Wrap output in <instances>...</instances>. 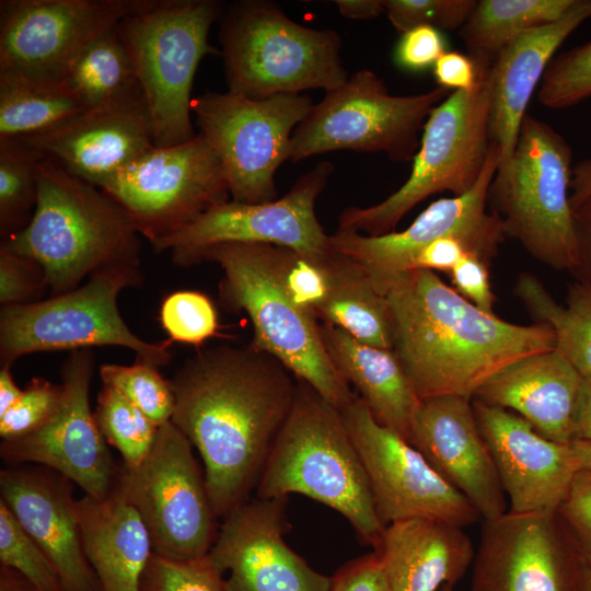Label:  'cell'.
I'll use <instances>...</instances> for the list:
<instances>
[{
  "label": "cell",
  "instance_id": "27",
  "mask_svg": "<svg viewBox=\"0 0 591 591\" xmlns=\"http://www.w3.org/2000/svg\"><path fill=\"white\" fill-rule=\"evenodd\" d=\"M581 383L578 371L553 349L503 368L473 398L511 410L543 437L570 444Z\"/></svg>",
  "mask_w": 591,
  "mask_h": 591
},
{
  "label": "cell",
  "instance_id": "35",
  "mask_svg": "<svg viewBox=\"0 0 591 591\" xmlns=\"http://www.w3.org/2000/svg\"><path fill=\"white\" fill-rule=\"evenodd\" d=\"M343 260L344 267L334 289L316 312L317 320L343 329L362 344L392 350V321L386 297L356 267Z\"/></svg>",
  "mask_w": 591,
  "mask_h": 591
},
{
  "label": "cell",
  "instance_id": "2",
  "mask_svg": "<svg viewBox=\"0 0 591 591\" xmlns=\"http://www.w3.org/2000/svg\"><path fill=\"white\" fill-rule=\"evenodd\" d=\"M393 347L422 401L442 395L473 398L509 364L555 349L543 323L519 325L486 313L434 271L402 273L387 286Z\"/></svg>",
  "mask_w": 591,
  "mask_h": 591
},
{
  "label": "cell",
  "instance_id": "29",
  "mask_svg": "<svg viewBox=\"0 0 591 591\" xmlns=\"http://www.w3.org/2000/svg\"><path fill=\"white\" fill-rule=\"evenodd\" d=\"M84 554L101 591H141V578L152 555L149 532L120 490L95 499H77Z\"/></svg>",
  "mask_w": 591,
  "mask_h": 591
},
{
  "label": "cell",
  "instance_id": "12",
  "mask_svg": "<svg viewBox=\"0 0 591 591\" xmlns=\"http://www.w3.org/2000/svg\"><path fill=\"white\" fill-rule=\"evenodd\" d=\"M115 486L143 521L154 554L181 560L208 554L218 518L193 444L172 421L160 426L141 464L118 465Z\"/></svg>",
  "mask_w": 591,
  "mask_h": 591
},
{
  "label": "cell",
  "instance_id": "8",
  "mask_svg": "<svg viewBox=\"0 0 591 591\" xmlns=\"http://www.w3.org/2000/svg\"><path fill=\"white\" fill-rule=\"evenodd\" d=\"M223 4L217 0H143L117 30L134 63L150 115L154 147L193 139L190 96L206 55H221L208 42Z\"/></svg>",
  "mask_w": 591,
  "mask_h": 591
},
{
  "label": "cell",
  "instance_id": "11",
  "mask_svg": "<svg viewBox=\"0 0 591 591\" xmlns=\"http://www.w3.org/2000/svg\"><path fill=\"white\" fill-rule=\"evenodd\" d=\"M450 93L436 86L419 94L393 95L373 71L362 69L313 104L292 134L289 160L296 163L347 149L410 162L429 115Z\"/></svg>",
  "mask_w": 591,
  "mask_h": 591
},
{
  "label": "cell",
  "instance_id": "32",
  "mask_svg": "<svg viewBox=\"0 0 591 591\" xmlns=\"http://www.w3.org/2000/svg\"><path fill=\"white\" fill-rule=\"evenodd\" d=\"M514 294L536 323L552 328L555 350L583 379H591V286L573 281L568 287L566 304L561 305L536 276L522 273L514 283Z\"/></svg>",
  "mask_w": 591,
  "mask_h": 591
},
{
  "label": "cell",
  "instance_id": "1",
  "mask_svg": "<svg viewBox=\"0 0 591 591\" xmlns=\"http://www.w3.org/2000/svg\"><path fill=\"white\" fill-rule=\"evenodd\" d=\"M170 382L171 421L197 449L212 509L224 519L255 491L298 380L250 344L201 350Z\"/></svg>",
  "mask_w": 591,
  "mask_h": 591
},
{
  "label": "cell",
  "instance_id": "23",
  "mask_svg": "<svg viewBox=\"0 0 591 591\" xmlns=\"http://www.w3.org/2000/svg\"><path fill=\"white\" fill-rule=\"evenodd\" d=\"M472 399L457 395L422 399L409 443L466 498L482 520H495L507 512L506 494Z\"/></svg>",
  "mask_w": 591,
  "mask_h": 591
},
{
  "label": "cell",
  "instance_id": "20",
  "mask_svg": "<svg viewBox=\"0 0 591 591\" xmlns=\"http://www.w3.org/2000/svg\"><path fill=\"white\" fill-rule=\"evenodd\" d=\"M143 0H1L0 69L63 79L77 56Z\"/></svg>",
  "mask_w": 591,
  "mask_h": 591
},
{
  "label": "cell",
  "instance_id": "55",
  "mask_svg": "<svg viewBox=\"0 0 591 591\" xmlns=\"http://www.w3.org/2000/svg\"><path fill=\"white\" fill-rule=\"evenodd\" d=\"M591 198V159L582 160L572 167L570 207L577 211Z\"/></svg>",
  "mask_w": 591,
  "mask_h": 591
},
{
  "label": "cell",
  "instance_id": "39",
  "mask_svg": "<svg viewBox=\"0 0 591 591\" xmlns=\"http://www.w3.org/2000/svg\"><path fill=\"white\" fill-rule=\"evenodd\" d=\"M100 376L104 385L123 394L158 426L171 421L175 397L171 382L158 368L140 361L131 366L105 363L100 367Z\"/></svg>",
  "mask_w": 591,
  "mask_h": 591
},
{
  "label": "cell",
  "instance_id": "13",
  "mask_svg": "<svg viewBox=\"0 0 591 591\" xmlns=\"http://www.w3.org/2000/svg\"><path fill=\"white\" fill-rule=\"evenodd\" d=\"M312 106L304 94L251 99L208 91L193 97L192 114L222 164L232 200L277 199L275 174L289 160L292 134Z\"/></svg>",
  "mask_w": 591,
  "mask_h": 591
},
{
  "label": "cell",
  "instance_id": "50",
  "mask_svg": "<svg viewBox=\"0 0 591 591\" xmlns=\"http://www.w3.org/2000/svg\"><path fill=\"white\" fill-rule=\"evenodd\" d=\"M329 591H391L383 565L375 553L368 554L341 567Z\"/></svg>",
  "mask_w": 591,
  "mask_h": 591
},
{
  "label": "cell",
  "instance_id": "26",
  "mask_svg": "<svg viewBox=\"0 0 591 591\" xmlns=\"http://www.w3.org/2000/svg\"><path fill=\"white\" fill-rule=\"evenodd\" d=\"M589 18L591 0H575L559 20L518 35L493 61L489 135L501 150L500 163L513 153L528 105L556 51Z\"/></svg>",
  "mask_w": 591,
  "mask_h": 591
},
{
  "label": "cell",
  "instance_id": "7",
  "mask_svg": "<svg viewBox=\"0 0 591 591\" xmlns=\"http://www.w3.org/2000/svg\"><path fill=\"white\" fill-rule=\"evenodd\" d=\"M571 162L566 139L526 114L513 153L493 178L488 209L505 237L546 266L573 275L579 259L570 207Z\"/></svg>",
  "mask_w": 591,
  "mask_h": 591
},
{
  "label": "cell",
  "instance_id": "41",
  "mask_svg": "<svg viewBox=\"0 0 591 591\" xmlns=\"http://www.w3.org/2000/svg\"><path fill=\"white\" fill-rule=\"evenodd\" d=\"M591 97V40L556 55L537 90V101L565 109Z\"/></svg>",
  "mask_w": 591,
  "mask_h": 591
},
{
  "label": "cell",
  "instance_id": "28",
  "mask_svg": "<svg viewBox=\"0 0 591 591\" xmlns=\"http://www.w3.org/2000/svg\"><path fill=\"white\" fill-rule=\"evenodd\" d=\"M374 553L391 591H439L465 576L475 547L461 526L413 518L385 525Z\"/></svg>",
  "mask_w": 591,
  "mask_h": 591
},
{
  "label": "cell",
  "instance_id": "22",
  "mask_svg": "<svg viewBox=\"0 0 591 591\" xmlns=\"http://www.w3.org/2000/svg\"><path fill=\"white\" fill-rule=\"evenodd\" d=\"M472 405L509 498V512H557L579 471L571 444L543 437L511 410L476 398Z\"/></svg>",
  "mask_w": 591,
  "mask_h": 591
},
{
  "label": "cell",
  "instance_id": "25",
  "mask_svg": "<svg viewBox=\"0 0 591 591\" xmlns=\"http://www.w3.org/2000/svg\"><path fill=\"white\" fill-rule=\"evenodd\" d=\"M19 140L97 187L154 147L143 97L85 109L49 132Z\"/></svg>",
  "mask_w": 591,
  "mask_h": 591
},
{
  "label": "cell",
  "instance_id": "9",
  "mask_svg": "<svg viewBox=\"0 0 591 591\" xmlns=\"http://www.w3.org/2000/svg\"><path fill=\"white\" fill-rule=\"evenodd\" d=\"M476 63V85L451 92L429 115L407 181L376 205L347 207L338 218V231L370 236L392 233L426 198L442 192L461 196L473 188L490 149L491 63Z\"/></svg>",
  "mask_w": 591,
  "mask_h": 591
},
{
  "label": "cell",
  "instance_id": "17",
  "mask_svg": "<svg viewBox=\"0 0 591 591\" xmlns=\"http://www.w3.org/2000/svg\"><path fill=\"white\" fill-rule=\"evenodd\" d=\"M340 412L384 526L413 518L437 519L461 528L482 520L413 444L374 419L357 394Z\"/></svg>",
  "mask_w": 591,
  "mask_h": 591
},
{
  "label": "cell",
  "instance_id": "46",
  "mask_svg": "<svg viewBox=\"0 0 591 591\" xmlns=\"http://www.w3.org/2000/svg\"><path fill=\"white\" fill-rule=\"evenodd\" d=\"M45 288H48L45 274L38 264L0 246L2 306L36 302Z\"/></svg>",
  "mask_w": 591,
  "mask_h": 591
},
{
  "label": "cell",
  "instance_id": "48",
  "mask_svg": "<svg viewBox=\"0 0 591 591\" xmlns=\"http://www.w3.org/2000/svg\"><path fill=\"white\" fill-rule=\"evenodd\" d=\"M455 290L479 310L493 314L496 297L490 283V264L475 254L464 255L449 273Z\"/></svg>",
  "mask_w": 591,
  "mask_h": 591
},
{
  "label": "cell",
  "instance_id": "15",
  "mask_svg": "<svg viewBox=\"0 0 591 591\" xmlns=\"http://www.w3.org/2000/svg\"><path fill=\"white\" fill-rule=\"evenodd\" d=\"M501 150L490 141L483 173L471 190L431 202L404 231L379 236L352 231L329 235L332 253L356 267L383 296L389 283L408 271L416 255L445 236L461 240L482 259L491 264L505 235L488 209V190L499 167Z\"/></svg>",
  "mask_w": 591,
  "mask_h": 591
},
{
  "label": "cell",
  "instance_id": "54",
  "mask_svg": "<svg viewBox=\"0 0 591 591\" xmlns=\"http://www.w3.org/2000/svg\"><path fill=\"white\" fill-rule=\"evenodd\" d=\"M573 440L591 442V379H583L573 424Z\"/></svg>",
  "mask_w": 591,
  "mask_h": 591
},
{
  "label": "cell",
  "instance_id": "43",
  "mask_svg": "<svg viewBox=\"0 0 591 591\" xmlns=\"http://www.w3.org/2000/svg\"><path fill=\"white\" fill-rule=\"evenodd\" d=\"M141 591H224L207 555L172 559L152 553L141 578Z\"/></svg>",
  "mask_w": 591,
  "mask_h": 591
},
{
  "label": "cell",
  "instance_id": "52",
  "mask_svg": "<svg viewBox=\"0 0 591 591\" xmlns=\"http://www.w3.org/2000/svg\"><path fill=\"white\" fill-rule=\"evenodd\" d=\"M466 254H473L459 239L441 237L421 250L414 258L410 269H428L450 273Z\"/></svg>",
  "mask_w": 591,
  "mask_h": 591
},
{
  "label": "cell",
  "instance_id": "37",
  "mask_svg": "<svg viewBox=\"0 0 591 591\" xmlns=\"http://www.w3.org/2000/svg\"><path fill=\"white\" fill-rule=\"evenodd\" d=\"M94 415L103 438L120 453L123 464L128 467L141 464L155 443L160 426L118 391L104 384Z\"/></svg>",
  "mask_w": 591,
  "mask_h": 591
},
{
  "label": "cell",
  "instance_id": "30",
  "mask_svg": "<svg viewBox=\"0 0 591 591\" xmlns=\"http://www.w3.org/2000/svg\"><path fill=\"white\" fill-rule=\"evenodd\" d=\"M320 333L333 364L374 419L409 442L421 399L394 351L362 344L329 323H320Z\"/></svg>",
  "mask_w": 591,
  "mask_h": 591
},
{
  "label": "cell",
  "instance_id": "24",
  "mask_svg": "<svg viewBox=\"0 0 591 591\" xmlns=\"http://www.w3.org/2000/svg\"><path fill=\"white\" fill-rule=\"evenodd\" d=\"M72 484L40 465H14L0 472V499L49 558L63 591H101L84 554Z\"/></svg>",
  "mask_w": 591,
  "mask_h": 591
},
{
  "label": "cell",
  "instance_id": "59",
  "mask_svg": "<svg viewBox=\"0 0 591 591\" xmlns=\"http://www.w3.org/2000/svg\"><path fill=\"white\" fill-rule=\"evenodd\" d=\"M570 444L579 470H591V442L573 440Z\"/></svg>",
  "mask_w": 591,
  "mask_h": 591
},
{
  "label": "cell",
  "instance_id": "36",
  "mask_svg": "<svg viewBox=\"0 0 591 591\" xmlns=\"http://www.w3.org/2000/svg\"><path fill=\"white\" fill-rule=\"evenodd\" d=\"M44 157L19 139L0 138V233L4 240L32 220Z\"/></svg>",
  "mask_w": 591,
  "mask_h": 591
},
{
  "label": "cell",
  "instance_id": "21",
  "mask_svg": "<svg viewBox=\"0 0 591 591\" xmlns=\"http://www.w3.org/2000/svg\"><path fill=\"white\" fill-rule=\"evenodd\" d=\"M287 501L250 498L223 519L207 557L224 591H329L332 577L310 567L283 538Z\"/></svg>",
  "mask_w": 591,
  "mask_h": 591
},
{
  "label": "cell",
  "instance_id": "45",
  "mask_svg": "<svg viewBox=\"0 0 591 591\" xmlns=\"http://www.w3.org/2000/svg\"><path fill=\"white\" fill-rule=\"evenodd\" d=\"M61 397V383L32 379L19 401L0 416L2 441L15 440L40 429L57 412Z\"/></svg>",
  "mask_w": 591,
  "mask_h": 591
},
{
  "label": "cell",
  "instance_id": "16",
  "mask_svg": "<svg viewBox=\"0 0 591 591\" xmlns=\"http://www.w3.org/2000/svg\"><path fill=\"white\" fill-rule=\"evenodd\" d=\"M333 170L328 161L318 163L273 201H224L151 246L154 252L169 251L183 267L196 265L206 250L224 243H264L310 256H331L329 235L316 218L315 201Z\"/></svg>",
  "mask_w": 591,
  "mask_h": 591
},
{
  "label": "cell",
  "instance_id": "6",
  "mask_svg": "<svg viewBox=\"0 0 591 591\" xmlns=\"http://www.w3.org/2000/svg\"><path fill=\"white\" fill-rule=\"evenodd\" d=\"M201 262H216L220 266L222 305L250 316L253 347L277 358L298 380L338 409L354 399L356 394L326 352L317 318L298 308L282 288L276 245L219 244L206 250L197 264Z\"/></svg>",
  "mask_w": 591,
  "mask_h": 591
},
{
  "label": "cell",
  "instance_id": "40",
  "mask_svg": "<svg viewBox=\"0 0 591 591\" xmlns=\"http://www.w3.org/2000/svg\"><path fill=\"white\" fill-rule=\"evenodd\" d=\"M0 565L16 570L38 591H63L49 558L1 499Z\"/></svg>",
  "mask_w": 591,
  "mask_h": 591
},
{
  "label": "cell",
  "instance_id": "53",
  "mask_svg": "<svg viewBox=\"0 0 591 591\" xmlns=\"http://www.w3.org/2000/svg\"><path fill=\"white\" fill-rule=\"evenodd\" d=\"M578 246L576 280L591 286V198L573 212Z\"/></svg>",
  "mask_w": 591,
  "mask_h": 591
},
{
  "label": "cell",
  "instance_id": "34",
  "mask_svg": "<svg viewBox=\"0 0 591 591\" xmlns=\"http://www.w3.org/2000/svg\"><path fill=\"white\" fill-rule=\"evenodd\" d=\"M575 0H477L460 36L468 56L493 63L513 38L534 27L554 23Z\"/></svg>",
  "mask_w": 591,
  "mask_h": 591
},
{
  "label": "cell",
  "instance_id": "60",
  "mask_svg": "<svg viewBox=\"0 0 591 591\" xmlns=\"http://www.w3.org/2000/svg\"><path fill=\"white\" fill-rule=\"evenodd\" d=\"M579 591H591V570L582 563Z\"/></svg>",
  "mask_w": 591,
  "mask_h": 591
},
{
  "label": "cell",
  "instance_id": "56",
  "mask_svg": "<svg viewBox=\"0 0 591 591\" xmlns=\"http://www.w3.org/2000/svg\"><path fill=\"white\" fill-rule=\"evenodd\" d=\"M339 12L350 19H372L384 13L383 0H336Z\"/></svg>",
  "mask_w": 591,
  "mask_h": 591
},
{
  "label": "cell",
  "instance_id": "18",
  "mask_svg": "<svg viewBox=\"0 0 591 591\" xmlns=\"http://www.w3.org/2000/svg\"><path fill=\"white\" fill-rule=\"evenodd\" d=\"M470 591H579L582 560L558 512L483 520Z\"/></svg>",
  "mask_w": 591,
  "mask_h": 591
},
{
  "label": "cell",
  "instance_id": "31",
  "mask_svg": "<svg viewBox=\"0 0 591 591\" xmlns=\"http://www.w3.org/2000/svg\"><path fill=\"white\" fill-rule=\"evenodd\" d=\"M83 111L63 79L0 69V138L49 132Z\"/></svg>",
  "mask_w": 591,
  "mask_h": 591
},
{
  "label": "cell",
  "instance_id": "33",
  "mask_svg": "<svg viewBox=\"0 0 591 591\" xmlns=\"http://www.w3.org/2000/svg\"><path fill=\"white\" fill-rule=\"evenodd\" d=\"M63 80L85 109L143 97L117 25L77 56Z\"/></svg>",
  "mask_w": 591,
  "mask_h": 591
},
{
  "label": "cell",
  "instance_id": "19",
  "mask_svg": "<svg viewBox=\"0 0 591 591\" xmlns=\"http://www.w3.org/2000/svg\"><path fill=\"white\" fill-rule=\"evenodd\" d=\"M94 372L92 349H78L61 367V403L37 431L2 441L1 457L13 465L33 463L50 468L95 499L107 497L116 482L114 463L89 401Z\"/></svg>",
  "mask_w": 591,
  "mask_h": 591
},
{
  "label": "cell",
  "instance_id": "51",
  "mask_svg": "<svg viewBox=\"0 0 591 591\" xmlns=\"http://www.w3.org/2000/svg\"><path fill=\"white\" fill-rule=\"evenodd\" d=\"M438 86L451 92L472 90L478 80L479 69L468 55L445 51L433 65Z\"/></svg>",
  "mask_w": 591,
  "mask_h": 591
},
{
  "label": "cell",
  "instance_id": "38",
  "mask_svg": "<svg viewBox=\"0 0 591 591\" xmlns=\"http://www.w3.org/2000/svg\"><path fill=\"white\" fill-rule=\"evenodd\" d=\"M276 266L290 300L316 317L317 310L329 297L340 276L344 260L334 253L327 257H316L276 246Z\"/></svg>",
  "mask_w": 591,
  "mask_h": 591
},
{
  "label": "cell",
  "instance_id": "44",
  "mask_svg": "<svg viewBox=\"0 0 591 591\" xmlns=\"http://www.w3.org/2000/svg\"><path fill=\"white\" fill-rule=\"evenodd\" d=\"M477 0H383L384 13L398 32L428 25L439 31H460Z\"/></svg>",
  "mask_w": 591,
  "mask_h": 591
},
{
  "label": "cell",
  "instance_id": "14",
  "mask_svg": "<svg viewBox=\"0 0 591 591\" xmlns=\"http://www.w3.org/2000/svg\"><path fill=\"white\" fill-rule=\"evenodd\" d=\"M151 245L229 200L222 164L201 134L172 147H153L103 183Z\"/></svg>",
  "mask_w": 591,
  "mask_h": 591
},
{
  "label": "cell",
  "instance_id": "3",
  "mask_svg": "<svg viewBox=\"0 0 591 591\" xmlns=\"http://www.w3.org/2000/svg\"><path fill=\"white\" fill-rule=\"evenodd\" d=\"M139 236L112 197L44 157L32 220L1 246L38 264L48 289L57 296L100 270L139 265Z\"/></svg>",
  "mask_w": 591,
  "mask_h": 591
},
{
  "label": "cell",
  "instance_id": "57",
  "mask_svg": "<svg viewBox=\"0 0 591 591\" xmlns=\"http://www.w3.org/2000/svg\"><path fill=\"white\" fill-rule=\"evenodd\" d=\"M22 392L23 390L15 384L11 367L2 366L0 370V416L19 401Z\"/></svg>",
  "mask_w": 591,
  "mask_h": 591
},
{
  "label": "cell",
  "instance_id": "10",
  "mask_svg": "<svg viewBox=\"0 0 591 591\" xmlns=\"http://www.w3.org/2000/svg\"><path fill=\"white\" fill-rule=\"evenodd\" d=\"M142 283L139 265L109 267L93 274L83 285L43 301L2 306L0 313L1 367L27 354L53 350L120 346L137 361L166 366L171 339L150 343L134 334L123 320L119 293Z\"/></svg>",
  "mask_w": 591,
  "mask_h": 591
},
{
  "label": "cell",
  "instance_id": "58",
  "mask_svg": "<svg viewBox=\"0 0 591 591\" xmlns=\"http://www.w3.org/2000/svg\"><path fill=\"white\" fill-rule=\"evenodd\" d=\"M0 591H38L16 570L0 565Z\"/></svg>",
  "mask_w": 591,
  "mask_h": 591
},
{
  "label": "cell",
  "instance_id": "49",
  "mask_svg": "<svg viewBox=\"0 0 591 591\" xmlns=\"http://www.w3.org/2000/svg\"><path fill=\"white\" fill-rule=\"evenodd\" d=\"M444 53L440 31L422 25L403 33L395 49V60L402 68L419 71L433 66Z\"/></svg>",
  "mask_w": 591,
  "mask_h": 591
},
{
  "label": "cell",
  "instance_id": "42",
  "mask_svg": "<svg viewBox=\"0 0 591 591\" xmlns=\"http://www.w3.org/2000/svg\"><path fill=\"white\" fill-rule=\"evenodd\" d=\"M160 320L173 341L199 345L218 329V316L210 299L198 291H176L161 304Z\"/></svg>",
  "mask_w": 591,
  "mask_h": 591
},
{
  "label": "cell",
  "instance_id": "47",
  "mask_svg": "<svg viewBox=\"0 0 591 591\" xmlns=\"http://www.w3.org/2000/svg\"><path fill=\"white\" fill-rule=\"evenodd\" d=\"M591 570V470H579L557 510Z\"/></svg>",
  "mask_w": 591,
  "mask_h": 591
},
{
  "label": "cell",
  "instance_id": "4",
  "mask_svg": "<svg viewBox=\"0 0 591 591\" xmlns=\"http://www.w3.org/2000/svg\"><path fill=\"white\" fill-rule=\"evenodd\" d=\"M291 494L334 509L366 545L374 548L379 543L384 525L341 412L300 380L255 488L262 499Z\"/></svg>",
  "mask_w": 591,
  "mask_h": 591
},
{
  "label": "cell",
  "instance_id": "5",
  "mask_svg": "<svg viewBox=\"0 0 591 591\" xmlns=\"http://www.w3.org/2000/svg\"><path fill=\"white\" fill-rule=\"evenodd\" d=\"M219 42L228 91L251 99L325 92L349 77L341 38L335 30H315L291 20L279 4L243 0L224 5Z\"/></svg>",
  "mask_w": 591,
  "mask_h": 591
},
{
  "label": "cell",
  "instance_id": "61",
  "mask_svg": "<svg viewBox=\"0 0 591 591\" xmlns=\"http://www.w3.org/2000/svg\"><path fill=\"white\" fill-rule=\"evenodd\" d=\"M439 591H456L453 586H444Z\"/></svg>",
  "mask_w": 591,
  "mask_h": 591
}]
</instances>
